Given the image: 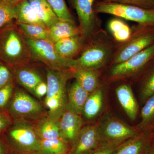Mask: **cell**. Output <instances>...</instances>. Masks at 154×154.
<instances>
[{"instance_id": "obj_13", "label": "cell", "mask_w": 154, "mask_h": 154, "mask_svg": "<svg viewBox=\"0 0 154 154\" xmlns=\"http://www.w3.org/2000/svg\"><path fill=\"white\" fill-rule=\"evenodd\" d=\"M60 138L70 146L85 125L82 115L66 110L58 119Z\"/></svg>"}, {"instance_id": "obj_40", "label": "cell", "mask_w": 154, "mask_h": 154, "mask_svg": "<svg viewBox=\"0 0 154 154\" xmlns=\"http://www.w3.org/2000/svg\"><path fill=\"white\" fill-rule=\"evenodd\" d=\"M5 1L11 5H16L18 3H20V2H22L24 0H5Z\"/></svg>"}, {"instance_id": "obj_41", "label": "cell", "mask_w": 154, "mask_h": 154, "mask_svg": "<svg viewBox=\"0 0 154 154\" xmlns=\"http://www.w3.org/2000/svg\"><path fill=\"white\" fill-rule=\"evenodd\" d=\"M150 135L152 137L154 138V132L152 133Z\"/></svg>"}, {"instance_id": "obj_21", "label": "cell", "mask_w": 154, "mask_h": 154, "mask_svg": "<svg viewBox=\"0 0 154 154\" xmlns=\"http://www.w3.org/2000/svg\"><path fill=\"white\" fill-rule=\"evenodd\" d=\"M48 29L50 41L53 44L63 38L81 35L79 28L75 23L62 20H60Z\"/></svg>"}, {"instance_id": "obj_39", "label": "cell", "mask_w": 154, "mask_h": 154, "mask_svg": "<svg viewBox=\"0 0 154 154\" xmlns=\"http://www.w3.org/2000/svg\"><path fill=\"white\" fill-rule=\"evenodd\" d=\"M152 138V140L145 154H154V138Z\"/></svg>"}, {"instance_id": "obj_3", "label": "cell", "mask_w": 154, "mask_h": 154, "mask_svg": "<svg viewBox=\"0 0 154 154\" xmlns=\"http://www.w3.org/2000/svg\"><path fill=\"white\" fill-rule=\"evenodd\" d=\"M72 70L46 69L47 93L43 105L51 118L58 120L66 108L68 81L73 78Z\"/></svg>"}, {"instance_id": "obj_24", "label": "cell", "mask_w": 154, "mask_h": 154, "mask_svg": "<svg viewBox=\"0 0 154 154\" xmlns=\"http://www.w3.org/2000/svg\"><path fill=\"white\" fill-rule=\"evenodd\" d=\"M140 118V122L136 127L140 133L150 134L154 132V95L144 103Z\"/></svg>"}, {"instance_id": "obj_42", "label": "cell", "mask_w": 154, "mask_h": 154, "mask_svg": "<svg viewBox=\"0 0 154 154\" xmlns=\"http://www.w3.org/2000/svg\"><path fill=\"white\" fill-rule=\"evenodd\" d=\"M39 154H45V153H43L40 152V153Z\"/></svg>"}, {"instance_id": "obj_32", "label": "cell", "mask_w": 154, "mask_h": 154, "mask_svg": "<svg viewBox=\"0 0 154 154\" xmlns=\"http://www.w3.org/2000/svg\"><path fill=\"white\" fill-rule=\"evenodd\" d=\"M123 142L102 141L97 147L88 154H113Z\"/></svg>"}, {"instance_id": "obj_25", "label": "cell", "mask_w": 154, "mask_h": 154, "mask_svg": "<svg viewBox=\"0 0 154 154\" xmlns=\"http://www.w3.org/2000/svg\"><path fill=\"white\" fill-rule=\"evenodd\" d=\"M15 20L16 23L33 24L46 27L38 18L28 0H24L16 5Z\"/></svg>"}, {"instance_id": "obj_12", "label": "cell", "mask_w": 154, "mask_h": 154, "mask_svg": "<svg viewBox=\"0 0 154 154\" xmlns=\"http://www.w3.org/2000/svg\"><path fill=\"white\" fill-rule=\"evenodd\" d=\"M101 142L99 123L85 125L71 145L68 154H88Z\"/></svg>"}, {"instance_id": "obj_4", "label": "cell", "mask_w": 154, "mask_h": 154, "mask_svg": "<svg viewBox=\"0 0 154 154\" xmlns=\"http://www.w3.org/2000/svg\"><path fill=\"white\" fill-rule=\"evenodd\" d=\"M5 111L14 122L32 124L48 115L43 104L17 85Z\"/></svg>"}, {"instance_id": "obj_37", "label": "cell", "mask_w": 154, "mask_h": 154, "mask_svg": "<svg viewBox=\"0 0 154 154\" xmlns=\"http://www.w3.org/2000/svg\"><path fill=\"white\" fill-rule=\"evenodd\" d=\"M0 154H14L5 132L0 133Z\"/></svg>"}, {"instance_id": "obj_16", "label": "cell", "mask_w": 154, "mask_h": 154, "mask_svg": "<svg viewBox=\"0 0 154 154\" xmlns=\"http://www.w3.org/2000/svg\"><path fill=\"white\" fill-rule=\"evenodd\" d=\"M67 98L66 110L82 115L84 105L89 94L76 80L67 90Z\"/></svg>"}, {"instance_id": "obj_26", "label": "cell", "mask_w": 154, "mask_h": 154, "mask_svg": "<svg viewBox=\"0 0 154 154\" xmlns=\"http://www.w3.org/2000/svg\"><path fill=\"white\" fill-rule=\"evenodd\" d=\"M40 20L47 28L60 19L46 0H28Z\"/></svg>"}, {"instance_id": "obj_14", "label": "cell", "mask_w": 154, "mask_h": 154, "mask_svg": "<svg viewBox=\"0 0 154 154\" xmlns=\"http://www.w3.org/2000/svg\"><path fill=\"white\" fill-rule=\"evenodd\" d=\"M16 85L21 86L25 91L33 95L36 86L44 81L38 70L31 66L29 63L11 68Z\"/></svg>"}, {"instance_id": "obj_2", "label": "cell", "mask_w": 154, "mask_h": 154, "mask_svg": "<svg viewBox=\"0 0 154 154\" xmlns=\"http://www.w3.org/2000/svg\"><path fill=\"white\" fill-rule=\"evenodd\" d=\"M23 34L13 22L0 29V60L10 68L29 63L31 59Z\"/></svg>"}, {"instance_id": "obj_20", "label": "cell", "mask_w": 154, "mask_h": 154, "mask_svg": "<svg viewBox=\"0 0 154 154\" xmlns=\"http://www.w3.org/2000/svg\"><path fill=\"white\" fill-rule=\"evenodd\" d=\"M34 130L41 140L60 138L58 120L45 116L33 124Z\"/></svg>"}, {"instance_id": "obj_29", "label": "cell", "mask_w": 154, "mask_h": 154, "mask_svg": "<svg viewBox=\"0 0 154 154\" xmlns=\"http://www.w3.org/2000/svg\"><path fill=\"white\" fill-rule=\"evenodd\" d=\"M16 24L24 36L31 39L50 42L48 29L46 27L33 24L22 23H16Z\"/></svg>"}, {"instance_id": "obj_28", "label": "cell", "mask_w": 154, "mask_h": 154, "mask_svg": "<svg viewBox=\"0 0 154 154\" xmlns=\"http://www.w3.org/2000/svg\"><path fill=\"white\" fill-rule=\"evenodd\" d=\"M70 146L61 138L41 140V152L50 154H68Z\"/></svg>"}, {"instance_id": "obj_35", "label": "cell", "mask_w": 154, "mask_h": 154, "mask_svg": "<svg viewBox=\"0 0 154 154\" xmlns=\"http://www.w3.org/2000/svg\"><path fill=\"white\" fill-rule=\"evenodd\" d=\"M107 2L137 6L147 9H154V0H102Z\"/></svg>"}, {"instance_id": "obj_19", "label": "cell", "mask_w": 154, "mask_h": 154, "mask_svg": "<svg viewBox=\"0 0 154 154\" xmlns=\"http://www.w3.org/2000/svg\"><path fill=\"white\" fill-rule=\"evenodd\" d=\"M85 40L80 34L61 39L54 45L56 51L62 56L73 59L82 48Z\"/></svg>"}, {"instance_id": "obj_43", "label": "cell", "mask_w": 154, "mask_h": 154, "mask_svg": "<svg viewBox=\"0 0 154 154\" xmlns=\"http://www.w3.org/2000/svg\"><path fill=\"white\" fill-rule=\"evenodd\" d=\"M3 0H0V2H2V1H3Z\"/></svg>"}, {"instance_id": "obj_5", "label": "cell", "mask_w": 154, "mask_h": 154, "mask_svg": "<svg viewBox=\"0 0 154 154\" xmlns=\"http://www.w3.org/2000/svg\"><path fill=\"white\" fill-rule=\"evenodd\" d=\"M14 154H39L41 140L36 134L33 124L14 122L5 132Z\"/></svg>"}, {"instance_id": "obj_31", "label": "cell", "mask_w": 154, "mask_h": 154, "mask_svg": "<svg viewBox=\"0 0 154 154\" xmlns=\"http://www.w3.org/2000/svg\"><path fill=\"white\" fill-rule=\"evenodd\" d=\"M16 5L3 0L0 2V29L15 19Z\"/></svg>"}, {"instance_id": "obj_22", "label": "cell", "mask_w": 154, "mask_h": 154, "mask_svg": "<svg viewBox=\"0 0 154 154\" xmlns=\"http://www.w3.org/2000/svg\"><path fill=\"white\" fill-rule=\"evenodd\" d=\"M139 79V94L143 103L154 95V59L145 68L138 78Z\"/></svg>"}, {"instance_id": "obj_36", "label": "cell", "mask_w": 154, "mask_h": 154, "mask_svg": "<svg viewBox=\"0 0 154 154\" xmlns=\"http://www.w3.org/2000/svg\"><path fill=\"white\" fill-rule=\"evenodd\" d=\"M14 123L12 118L5 110H0V133L5 132Z\"/></svg>"}, {"instance_id": "obj_18", "label": "cell", "mask_w": 154, "mask_h": 154, "mask_svg": "<svg viewBox=\"0 0 154 154\" xmlns=\"http://www.w3.org/2000/svg\"><path fill=\"white\" fill-rule=\"evenodd\" d=\"M104 101V93L102 87L89 94L83 107L82 116L84 120L95 119L102 111Z\"/></svg>"}, {"instance_id": "obj_38", "label": "cell", "mask_w": 154, "mask_h": 154, "mask_svg": "<svg viewBox=\"0 0 154 154\" xmlns=\"http://www.w3.org/2000/svg\"><path fill=\"white\" fill-rule=\"evenodd\" d=\"M47 84L46 81H43L36 86L34 91L33 96L38 100H41L46 96L47 93Z\"/></svg>"}, {"instance_id": "obj_6", "label": "cell", "mask_w": 154, "mask_h": 154, "mask_svg": "<svg viewBox=\"0 0 154 154\" xmlns=\"http://www.w3.org/2000/svg\"><path fill=\"white\" fill-rule=\"evenodd\" d=\"M154 43V27L137 24L132 28L130 37L116 48L111 66L124 62Z\"/></svg>"}, {"instance_id": "obj_11", "label": "cell", "mask_w": 154, "mask_h": 154, "mask_svg": "<svg viewBox=\"0 0 154 154\" xmlns=\"http://www.w3.org/2000/svg\"><path fill=\"white\" fill-rule=\"evenodd\" d=\"M99 129L102 141L123 142L141 134L136 127L113 117L99 123Z\"/></svg>"}, {"instance_id": "obj_27", "label": "cell", "mask_w": 154, "mask_h": 154, "mask_svg": "<svg viewBox=\"0 0 154 154\" xmlns=\"http://www.w3.org/2000/svg\"><path fill=\"white\" fill-rule=\"evenodd\" d=\"M108 28L114 39L120 43L128 40L132 33V28H130L124 21L117 18L109 21Z\"/></svg>"}, {"instance_id": "obj_30", "label": "cell", "mask_w": 154, "mask_h": 154, "mask_svg": "<svg viewBox=\"0 0 154 154\" xmlns=\"http://www.w3.org/2000/svg\"><path fill=\"white\" fill-rule=\"evenodd\" d=\"M60 20L75 23L65 0H46Z\"/></svg>"}, {"instance_id": "obj_17", "label": "cell", "mask_w": 154, "mask_h": 154, "mask_svg": "<svg viewBox=\"0 0 154 154\" xmlns=\"http://www.w3.org/2000/svg\"><path fill=\"white\" fill-rule=\"evenodd\" d=\"M152 139L150 134H140L125 141L113 154H145Z\"/></svg>"}, {"instance_id": "obj_10", "label": "cell", "mask_w": 154, "mask_h": 154, "mask_svg": "<svg viewBox=\"0 0 154 154\" xmlns=\"http://www.w3.org/2000/svg\"><path fill=\"white\" fill-rule=\"evenodd\" d=\"M78 15L82 36L89 39L102 30L101 20L94 10L96 0H69Z\"/></svg>"}, {"instance_id": "obj_9", "label": "cell", "mask_w": 154, "mask_h": 154, "mask_svg": "<svg viewBox=\"0 0 154 154\" xmlns=\"http://www.w3.org/2000/svg\"><path fill=\"white\" fill-rule=\"evenodd\" d=\"M153 59L154 43L124 62L111 66L109 71V79L117 81L137 78L145 68Z\"/></svg>"}, {"instance_id": "obj_1", "label": "cell", "mask_w": 154, "mask_h": 154, "mask_svg": "<svg viewBox=\"0 0 154 154\" xmlns=\"http://www.w3.org/2000/svg\"><path fill=\"white\" fill-rule=\"evenodd\" d=\"M88 41L79 57L71 59V69L73 70L99 71L111 63L116 48L113 39L106 32L100 30Z\"/></svg>"}, {"instance_id": "obj_15", "label": "cell", "mask_w": 154, "mask_h": 154, "mask_svg": "<svg viewBox=\"0 0 154 154\" xmlns=\"http://www.w3.org/2000/svg\"><path fill=\"white\" fill-rule=\"evenodd\" d=\"M116 94L119 104L130 119L134 121L139 113V105L131 87L123 84L116 89Z\"/></svg>"}, {"instance_id": "obj_34", "label": "cell", "mask_w": 154, "mask_h": 154, "mask_svg": "<svg viewBox=\"0 0 154 154\" xmlns=\"http://www.w3.org/2000/svg\"><path fill=\"white\" fill-rule=\"evenodd\" d=\"M15 82L11 68L0 60V89Z\"/></svg>"}, {"instance_id": "obj_33", "label": "cell", "mask_w": 154, "mask_h": 154, "mask_svg": "<svg viewBox=\"0 0 154 154\" xmlns=\"http://www.w3.org/2000/svg\"><path fill=\"white\" fill-rule=\"evenodd\" d=\"M16 86L14 82L0 89V110L5 111Z\"/></svg>"}, {"instance_id": "obj_23", "label": "cell", "mask_w": 154, "mask_h": 154, "mask_svg": "<svg viewBox=\"0 0 154 154\" xmlns=\"http://www.w3.org/2000/svg\"><path fill=\"white\" fill-rule=\"evenodd\" d=\"M72 77L89 94L100 87L99 71L89 69L73 70Z\"/></svg>"}, {"instance_id": "obj_7", "label": "cell", "mask_w": 154, "mask_h": 154, "mask_svg": "<svg viewBox=\"0 0 154 154\" xmlns=\"http://www.w3.org/2000/svg\"><path fill=\"white\" fill-rule=\"evenodd\" d=\"M94 10L97 14H110L139 25L154 27V9L101 1L94 4Z\"/></svg>"}, {"instance_id": "obj_8", "label": "cell", "mask_w": 154, "mask_h": 154, "mask_svg": "<svg viewBox=\"0 0 154 154\" xmlns=\"http://www.w3.org/2000/svg\"><path fill=\"white\" fill-rule=\"evenodd\" d=\"M24 36L31 59L42 63L48 68L51 69L58 70L71 69V59L66 58L60 55L56 50L52 42Z\"/></svg>"}]
</instances>
